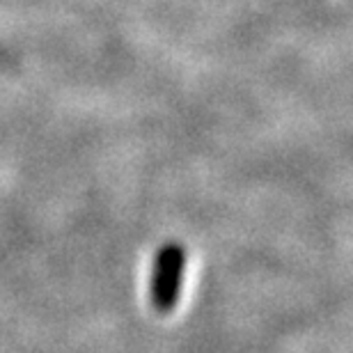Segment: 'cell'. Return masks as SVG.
Segmentation results:
<instances>
[{
	"mask_svg": "<svg viewBox=\"0 0 353 353\" xmlns=\"http://www.w3.org/2000/svg\"><path fill=\"white\" fill-rule=\"evenodd\" d=\"M183 268H186V248L170 241L157 252L150 280V303L159 314H170L179 303Z\"/></svg>",
	"mask_w": 353,
	"mask_h": 353,
	"instance_id": "1",
	"label": "cell"
}]
</instances>
